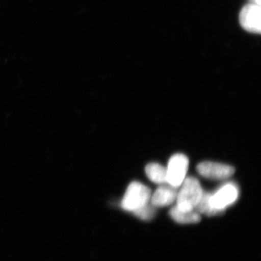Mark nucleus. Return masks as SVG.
<instances>
[{
  "instance_id": "1",
  "label": "nucleus",
  "mask_w": 261,
  "mask_h": 261,
  "mask_svg": "<svg viewBox=\"0 0 261 261\" xmlns=\"http://www.w3.org/2000/svg\"><path fill=\"white\" fill-rule=\"evenodd\" d=\"M176 197V207L183 211L195 210L203 194L200 182L196 178H185Z\"/></svg>"
},
{
  "instance_id": "2",
  "label": "nucleus",
  "mask_w": 261,
  "mask_h": 261,
  "mask_svg": "<svg viewBox=\"0 0 261 261\" xmlns=\"http://www.w3.org/2000/svg\"><path fill=\"white\" fill-rule=\"evenodd\" d=\"M151 195L152 192L149 187L140 182H132L123 196L121 207L123 210L134 212L147 205L150 201Z\"/></svg>"
},
{
  "instance_id": "3",
  "label": "nucleus",
  "mask_w": 261,
  "mask_h": 261,
  "mask_svg": "<svg viewBox=\"0 0 261 261\" xmlns=\"http://www.w3.org/2000/svg\"><path fill=\"white\" fill-rule=\"evenodd\" d=\"M189 167V160L183 154H176L168 161L167 170V183L171 186H181L182 182L186 178Z\"/></svg>"
},
{
  "instance_id": "4",
  "label": "nucleus",
  "mask_w": 261,
  "mask_h": 261,
  "mask_svg": "<svg viewBox=\"0 0 261 261\" xmlns=\"http://www.w3.org/2000/svg\"><path fill=\"white\" fill-rule=\"evenodd\" d=\"M238 189L232 183L226 184L210 197L211 205L216 210L224 213L238 197Z\"/></svg>"
},
{
  "instance_id": "5",
  "label": "nucleus",
  "mask_w": 261,
  "mask_h": 261,
  "mask_svg": "<svg viewBox=\"0 0 261 261\" xmlns=\"http://www.w3.org/2000/svg\"><path fill=\"white\" fill-rule=\"evenodd\" d=\"M197 171L203 177L213 180L227 179L235 172L232 166L211 161L200 163L197 166Z\"/></svg>"
},
{
  "instance_id": "6",
  "label": "nucleus",
  "mask_w": 261,
  "mask_h": 261,
  "mask_svg": "<svg viewBox=\"0 0 261 261\" xmlns=\"http://www.w3.org/2000/svg\"><path fill=\"white\" fill-rule=\"evenodd\" d=\"M260 5L254 3L245 5L240 13V25L247 32L260 34Z\"/></svg>"
},
{
  "instance_id": "7",
  "label": "nucleus",
  "mask_w": 261,
  "mask_h": 261,
  "mask_svg": "<svg viewBox=\"0 0 261 261\" xmlns=\"http://www.w3.org/2000/svg\"><path fill=\"white\" fill-rule=\"evenodd\" d=\"M177 188L171 185H161L151 195V205L155 207H166L171 205L176 200Z\"/></svg>"
},
{
  "instance_id": "8",
  "label": "nucleus",
  "mask_w": 261,
  "mask_h": 261,
  "mask_svg": "<svg viewBox=\"0 0 261 261\" xmlns=\"http://www.w3.org/2000/svg\"><path fill=\"white\" fill-rule=\"evenodd\" d=\"M170 216L173 221L181 224H197L201 220L200 214L196 211H183L176 206L170 211Z\"/></svg>"
},
{
  "instance_id": "9",
  "label": "nucleus",
  "mask_w": 261,
  "mask_h": 261,
  "mask_svg": "<svg viewBox=\"0 0 261 261\" xmlns=\"http://www.w3.org/2000/svg\"><path fill=\"white\" fill-rule=\"evenodd\" d=\"M145 172L149 179L154 183H167V170L159 163H149L146 166Z\"/></svg>"
},
{
  "instance_id": "10",
  "label": "nucleus",
  "mask_w": 261,
  "mask_h": 261,
  "mask_svg": "<svg viewBox=\"0 0 261 261\" xmlns=\"http://www.w3.org/2000/svg\"><path fill=\"white\" fill-rule=\"evenodd\" d=\"M211 194L208 192H204L202 197L197 206H196L195 210L198 214H205L207 216H216V215L221 214L222 213L216 210L211 205L210 197Z\"/></svg>"
},
{
  "instance_id": "11",
  "label": "nucleus",
  "mask_w": 261,
  "mask_h": 261,
  "mask_svg": "<svg viewBox=\"0 0 261 261\" xmlns=\"http://www.w3.org/2000/svg\"><path fill=\"white\" fill-rule=\"evenodd\" d=\"M133 213L139 219L143 220V221H149V220L152 219L155 215V207L151 205V203L150 205H149L148 203L138 210L134 211Z\"/></svg>"
},
{
  "instance_id": "12",
  "label": "nucleus",
  "mask_w": 261,
  "mask_h": 261,
  "mask_svg": "<svg viewBox=\"0 0 261 261\" xmlns=\"http://www.w3.org/2000/svg\"><path fill=\"white\" fill-rule=\"evenodd\" d=\"M252 1L253 2L254 4L260 5V0H252Z\"/></svg>"
}]
</instances>
